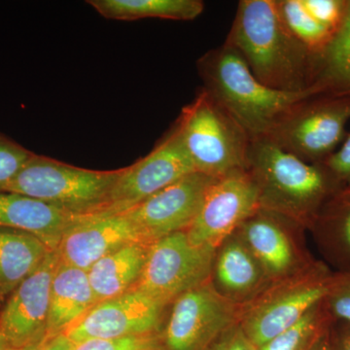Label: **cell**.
I'll return each instance as SVG.
<instances>
[{
	"label": "cell",
	"mask_w": 350,
	"mask_h": 350,
	"mask_svg": "<svg viewBox=\"0 0 350 350\" xmlns=\"http://www.w3.org/2000/svg\"><path fill=\"white\" fill-rule=\"evenodd\" d=\"M271 89L301 92L312 85V55L290 33L275 0H241L226 42Z\"/></svg>",
	"instance_id": "1"
},
{
	"label": "cell",
	"mask_w": 350,
	"mask_h": 350,
	"mask_svg": "<svg viewBox=\"0 0 350 350\" xmlns=\"http://www.w3.org/2000/svg\"><path fill=\"white\" fill-rule=\"evenodd\" d=\"M247 170L257 186L260 207L306 230L312 228L326 202L345 188L323 163L304 162L269 137L251 139Z\"/></svg>",
	"instance_id": "2"
},
{
	"label": "cell",
	"mask_w": 350,
	"mask_h": 350,
	"mask_svg": "<svg viewBox=\"0 0 350 350\" xmlns=\"http://www.w3.org/2000/svg\"><path fill=\"white\" fill-rule=\"evenodd\" d=\"M197 66L202 88L243 126L251 139L269 137L292 108L317 94L312 89L285 92L266 86L252 75L238 51L227 43L206 53Z\"/></svg>",
	"instance_id": "3"
},
{
	"label": "cell",
	"mask_w": 350,
	"mask_h": 350,
	"mask_svg": "<svg viewBox=\"0 0 350 350\" xmlns=\"http://www.w3.org/2000/svg\"><path fill=\"white\" fill-rule=\"evenodd\" d=\"M174 126L195 172L218 179L247 170L250 135L204 88Z\"/></svg>",
	"instance_id": "4"
},
{
	"label": "cell",
	"mask_w": 350,
	"mask_h": 350,
	"mask_svg": "<svg viewBox=\"0 0 350 350\" xmlns=\"http://www.w3.org/2000/svg\"><path fill=\"white\" fill-rule=\"evenodd\" d=\"M123 170L82 169L33 153L7 192L33 198L76 216L103 215Z\"/></svg>",
	"instance_id": "5"
},
{
	"label": "cell",
	"mask_w": 350,
	"mask_h": 350,
	"mask_svg": "<svg viewBox=\"0 0 350 350\" xmlns=\"http://www.w3.org/2000/svg\"><path fill=\"white\" fill-rule=\"evenodd\" d=\"M334 271L317 260L298 275L271 283L241 308L239 325L258 347L300 321L325 299Z\"/></svg>",
	"instance_id": "6"
},
{
	"label": "cell",
	"mask_w": 350,
	"mask_h": 350,
	"mask_svg": "<svg viewBox=\"0 0 350 350\" xmlns=\"http://www.w3.org/2000/svg\"><path fill=\"white\" fill-rule=\"evenodd\" d=\"M350 96L314 94L285 115L269 135L285 151L310 163H323L349 133Z\"/></svg>",
	"instance_id": "7"
},
{
	"label": "cell",
	"mask_w": 350,
	"mask_h": 350,
	"mask_svg": "<svg viewBox=\"0 0 350 350\" xmlns=\"http://www.w3.org/2000/svg\"><path fill=\"white\" fill-rule=\"evenodd\" d=\"M241 306L221 297L211 282L186 292L165 308L159 331L162 350H208L239 323Z\"/></svg>",
	"instance_id": "8"
},
{
	"label": "cell",
	"mask_w": 350,
	"mask_h": 350,
	"mask_svg": "<svg viewBox=\"0 0 350 350\" xmlns=\"http://www.w3.org/2000/svg\"><path fill=\"white\" fill-rule=\"evenodd\" d=\"M214 255L215 248L191 243L186 232L165 237L149 246L144 273L135 289L167 306L209 282Z\"/></svg>",
	"instance_id": "9"
},
{
	"label": "cell",
	"mask_w": 350,
	"mask_h": 350,
	"mask_svg": "<svg viewBox=\"0 0 350 350\" xmlns=\"http://www.w3.org/2000/svg\"><path fill=\"white\" fill-rule=\"evenodd\" d=\"M305 231L291 219L262 207L237 230L271 283L298 275L317 261L306 248Z\"/></svg>",
	"instance_id": "10"
},
{
	"label": "cell",
	"mask_w": 350,
	"mask_h": 350,
	"mask_svg": "<svg viewBox=\"0 0 350 350\" xmlns=\"http://www.w3.org/2000/svg\"><path fill=\"white\" fill-rule=\"evenodd\" d=\"M259 208V193L250 172H232L209 186L186 234L191 243L216 250Z\"/></svg>",
	"instance_id": "11"
},
{
	"label": "cell",
	"mask_w": 350,
	"mask_h": 350,
	"mask_svg": "<svg viewBox=\"0 0 350 350\" xmlns=\"http://www.w3.org/2000/svg\"><path fill=\"white\" fill-rule=\"evenodd\" d=\"M194 172L192 162L174 126L148 155L130 167H124L113 188L107 211L103 215L126 213Z\"/></svg>",
	"instance_id": "12"
},
{
	"label": "cell",
	"mask_w": 350,
	"mask_h": 350,
	"mask_svg": "<svg viewBox=\"0 0 350 350\" xmlns=\"http://www.w3.org/2000/svg\"><path fill=\"white\" fill-rule=\"evenodd\" d=\"M215 179L192 172L122 214L144 243L152 244L174 232H186Z\"/></svg>",
	"instance_id": "13"
},
{
	"label": "cell",
	"mask_w": 350,
	"mask_h": 350,
	"mask_svg": "<svg viewBox=\"0 0 350 350\" xmlns=\"http://www.w3.org/2000/svg\"><path fill=\"white\" fill-rule=\"evenodd\" d=\"M167 306L137 289L98 301L64 335L75 345L158 334Z\"/></svg>",
	"instance_id": "14"
},
{
	"label": "cell",
	"mask_w": 350,
	"mask_h": 350,
	"mask_svg": "<svg viewBox=\"0 0 350 350\" xmlns=\"http://www.w3.org/2000/svg\"><path fill=\"white\" fill-rule=\"evenodd\" d=\"M59 261L57 251H51L1 306L0 337L11 347L25 349L46 337L51 286Z\"/></svg>",
	"instance_id": "15"
},
{
	"label": "cell",
	"mask_w": 350,
	"mask_h": 350,
	"mask_svg": "<svg viewBox=\"0 0 350 350\" xmlns=\"http://www.w3.org/2000/svg\"><path fill=\"white\" fill-rule=\"evenodd\" d=\"M135 241H142L124 214L83 216L64 232L57 251L64 264L88 271L101 258Z\"/></svg>",
	"instance_id": "16"
},
{
	"label": "cell",
	"mask_w": 350,
	"mask_h": 350,
	"mask_svg": "<svg viewBox=\"0 0 350 350\" xmlns=\"http://www.w3.org/2000/svg\"><path fill=\"white\" fill-rule=\"evenodd\" d=\"M209 282L221 297L241 308L271 284L237 231L216 247Z\"/></svg>",
	"instance_id": "17"
},
{
	"label": "cell",
	"mask_w": 350,
	"mask_h": 350,
	"mask_svg": "<svg viewBox=\"0 0 350 350\" xmlns=\"http://www.w3.org/2000/svg\"><path fill=\"white\" fill-rule=\"evenodd\" d=\"M81 217L27 196L0 193V227L31 232L52 250H57L64 232Z\"/></svg>",
	"instance_id": "18"
},
{
	"label": "cell",
	"mask_w": 350,
	"mask_h": 350,
	"mask_svg": "<svg viewBox=\"0 0 350 350\" xmlns=\"http://www.w3.org/2000/svg\"><path fill=\"white\" fill-rule=\"evenodd\" d=\"M96 303L87 271L59 261L51 286L46 337L66 334Z\"/></svg>",
	"instance_id": "19"
},
{
	"label": "cell",
	"mask_w": 350,
	"mask_h": 350,
	"mask_svg": "<svg viewBox=\"0 0 350 350\" xmlns=\"http://www.w3.org/2000/svg\"><path fill=\"white\" fill-rule=\"evenodd\" d=\"M150 244L135 241L110 253L87 271L96 301L135 289L142 278Z\"/></svg>",
	"instance_id": "20"
},
{
	"label": "cell",
	"mask_w": 350,
	"mask_h": 350,
	"mask_svg": "<svg viewBox=\"0 0 350 350\" xmlns=\"http://www.w3.org/2000/svg\"><path fill=\"white\" fill-rule=\"evenodd\" d=\"M51 251L54 250L31 232L0 227V306Z\"/></svg>",
	"instance_id": "21"
},
{
	"label": "cell",
	"mask_w": 350,
	"mask_h": 350,
	"mask_svg": "<svg viewBox=\"0 0 350 350\" xmlns=\"http://www.w3.org/2000/svg\"><path fill=\"white\" fill-rule=\"evenodd\" d=\"M323 256L338 273H350V187L334 195L310 229Z\"/></svg>",
	"instance_id": "22"
},
{
	"label": "cell",
	"mask_w": 350,
	"mask_h": 350,
	"mask_svg": "<svg viewBox=\"0 0 350 350\" xmlns=\"http://www.w3.org/2000/svg\"><path fill=\"white\" fill-rule=\"evenodd\" d=\"M310 89L317 94L350 96V0L344 25L325 49L312 57Z\"/></svg>",
	"instance_id": "23"
},
{
	"label": "cell",
	"mask_w": 350,
	"mask_h": 350,
	"mask_svg": "<svg viewBox=\"0 0 350 350\" xmlns=\"http://www.w3.org/2000/svg\"><path fill=\"white\" fill-rule=\"evenodd\" d=\"M103 17L109 20L135 21L160 18L192 21L204 12L200 0H89Z\"/></svg>",
	"instance_id": "24"
},
{
	"label": "cell",
	"mask_w": 350,
	"mask_h": 350,
	"mask_svg": "<svg viewBox=\"0 0 350 350\" xmlns=\"http://www.w3.org/2000/svg\"><path fill=\"white\" fill-rule=\"evenodd\" d=\"M275 4L288 31L312 56L320 54L335 38L306 11L301 0H275Z\"/></svg>",
	"instance_id": "25"
},
{
	"label": "cell",
	"mask_w": 350,
	"mask_h": 350,
	"mask_svg": "<svg viewBox=\"0 0 350 350\" xmlns=\"http://www.w3.org/2000/svg\"><path fill=\"white\" fill-rule=\"evenodd\" d=\"M332 323L333 320L327 312L323 300L313 306L300 321L260 345L257 350H310Z\"/></svg>",
	"instance_id": "26"
},
{
	"label": "cell",
	"mask_w": 350,
	"mask_h": 350,
	"mask_svg": "<svg viewBox=\"0 0 350 350\" xmlns=\"http://www.w3.org/2000/svg\"><path fill=\"white\" fill-rule=\"evenodd\" d=\"M33 152L0 133V193L7 192Z\"/></svg>",
	"instance_id": "27"
},
{
	"label": "cell",
	"mask_w": 350,
	"mask_h": 350,
	"mask_svg": "<svg viewBox=\"0 0 350 350\" xmlns=\"http://www.w3.org/2000/svg\"><path fill=\"white\" fill-rule=\"evenodd\" d=\"M324 306L333 322L350 324V273L334 271Z\"/></svg>",
	"instance_id": "28"
},
{
	"label": "cell",
	"mask_w": 350,
	"mask_h": 350,
	"mask_svg": "<svg viewBox=\"0 0 350 350\" xmlns=\"http://www.w3.org/2000/svg\"><path fill=\"white\" fill-rule=\"evenodd\" d=\"M306 11L326 29L337 34L344 25L349 0H301Z\"/></svg>",
	"instance_id": "29"
},
{
	"label": "cell",
	"mask_w": 350,
	"mask_h": 350,
	"mask_svg": "<svg viewBox=\"0 0 350 350\" xmlns=\"http://www.w3.org/2000/svg\"><path fill=\"white\" fill-rule=\"evenodd\" d=\"M73 350H162L158 334L133 336L114 340H89L75 345Z\"/></svg>",
	"instance_id": "30"
},
{
	"label": "cell",
	"mask_w": 350,
	"mask_h": 350,
	"mask_svg": "<svg viewBox=\"0 0 350 350\" xmlns=\"http://www.w3.org/2000/svg\"><path fill=\"white\" fill-rule=\"evenodd\" d=\"M342 187H350V133L333 155L323 163Z\"/></svg>",
	"instance_id": "31"
},
{
	"label": "cell",
	"mask_w": 350,
	"mask_h": 350,
	"mask_svg": "<svg viewBox=\"0 0 350 350\" xmlns=\"http://www.w3.org/2000/svg\"><path fill=\"white\" fill-rule=\"evenodd\" d=\"M208 350H257L239 323L234 324L221 336Z\"/></svg>",
	"instance_id": "32"
},
{
	"label": "cell",
	"mask_w": 350,
	"mask_h": 350,
	"mask_svg": "<svg viewBox=\"0 0 350 350\" xmlns=\"http://www.w3.org/2000/svg\"><path fill=\"white\" fill-rule=\"evenodd\" d=\"M75 345L64 334H62L55 337H45L24 350H73Z\"/></svg>",
	"instance_id": "33"
},
{
	"label": "cell",
	"mask_w": 350,
	"mask_h": 350,
	"mask_svg": "<svg viewBox=\"0 0 350 350\" xmlns=\"http://www.w3.org/2000/svg\"><path fill=\"white\" fill-rule=\"evenodd\" d=\"M330 334L334 350H350V324L333 322Z\"/></svg>",
	"instance_id": "34"
},
{
	"label": "cell",
	"mask_w": 350,
	"mask_h": 350,
	"mask_svg": "<svg viewBox=\"0 0 350 350\" xmlns=\"http://www.w3.org/2000/svg\"><path fill=\"white\" fill-rule=\"evenodd\" d=\"M330 329L331 326L328 330L324 332L320 336V338L315 342L310 350H334L333 345H332Z\"/></svg>",
	"instance_id": "35"
},
{
	"label": "cell",
	"mask_w": 350,
	"mask_h": 350,
	"mask_svg": "<svg viewBox=\"0 0 350 350\" xmlns=\"http://www.w3.org/2000/svg\"><path fill=\"white\" fill-rule=\"evenodd\" d=\"M0 350H24V349H15V347H11L10 345L7 344L5 340H3L1 337H0Z\"/></svg>",
	"instance_id": "36"
}]
</instances>
